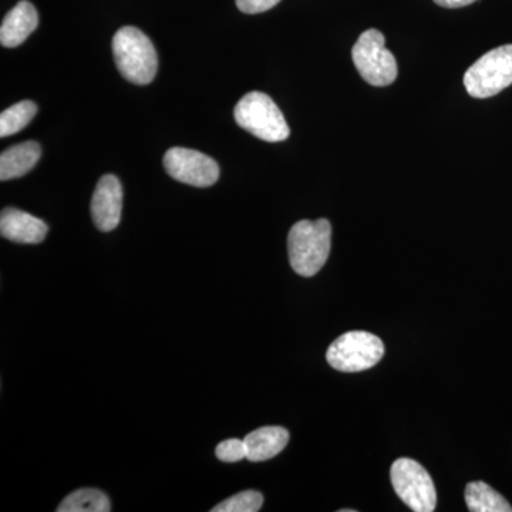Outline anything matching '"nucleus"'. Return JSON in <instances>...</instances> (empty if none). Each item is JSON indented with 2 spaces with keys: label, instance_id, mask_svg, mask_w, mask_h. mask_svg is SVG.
<instances>
[{
  "label": "nucleus",
  "instance_id": "nucleus-1",
  "mask_svg": "<svg viewBox=\"0 0 512 512\" xmlns=\"http://www.w3.org/2000/svg\"><path fill=\"white\" fill-rule=\"evenodd\" d=\"M332 227L322 218L296 222L288 235L289 262L296 274L311 278L328 261Z\"/></svg>",
  "mask_w": 512,
  "mask_h": 512
},
{
  "label": "nucleus",
  "instance_id": "nucleus-2",
  "mask_svg": "<svg viewBox=\"0 0 512 512\" xmlns=\"http://www.w3.org/2000/svg\"><path fill=\"white\" fill-rule=\"evenodd\" d=\"M113 55L117 69L128 82L144 86L156 77L157 52L140 29L133 26L121 28L113 37Z\"/></svg>",
  "mask_w": 512,
  "mask_h": 512
},
{
  "label": "nucleus",
  "instance_id": "nucleus-3",
  "mask_svg": "<svg viewBox=\"0 0 512 512\" xmlns=\"http://www.w3.org/2000/svg\"><path fill=\"white\" fill-rule=\"evenodd\" d=\"M234 117L239 127L268 143H279L291 134L284 114L265 93L245 94L235 106Z\"/></svg>",
  "mask_w": 512,
  "mask_h": 512
},
{
  "label": "nucleus",
  "instance_id": "nucleus-4",
  "mask_svg": "<svg viewBox=\"0 0 512 512\" xmlns=\"http://www.w3.org/2000/svg\"><path fill=\"white\" fill-rule=\"evenodd\" d=\"M384 356L380 338L363 330H353L339 336L330 345L326 359L339 372L356 373L376 366Z\"/></svg>",
  "mask_w": 512,
  "mask_h": 512
},
{
  "label": "nucleus",
  "instance_id": "nucleus-5",
  "mask_svg": "<svg viewBox=\"0 0 512 512\" xmlns=\"http://www.w3.org/2000/svg\"><path fill=\"white\" fill-rule=\"evenodd\" d=\"M512 84V45L491 50L480 57L464 76V86L474 99H488Z\"/></svg>",
  "mask_w": 512,
  "mask_h": 512
},
{
  "label": "nucleus",
  "instance_id": "nucleus-6",
  "mask_svg": "<svg viewBox=\"0 0 512 512\" xmlns=\"http://www.w3.org/2000/svg\"><path fill=\"white\" fill-rule=\"evenodd\" d=\"M384 42L382 32L369 29L360 35L352 50L357 72L365 82L376 87L390 86L397 79L396 59L384 47Z\"/></svg>",
  "mask_w": 512,
  "mask_h": 512
},
{
  "label": "nucleus",
  "instance_id": "nucleus-7",
  "mask_svg": "<svg viewBox=\"0 0 512 512\" xmlns=\"http://www.w3.org/2000/svg\"><path fill=\"white\" fill-rule=\"evenodd\" d=\"M394 491L410 510L431 512L436 510L437 493L426 468L410 458L394 461L390 470Z\"/></svg>",
  "mask_w": 512,
  "mask_h": 512
},
{
  "label": "nucleus",
  "instance_id": "nucleus-8",
  "mask_svg": "<svg viewBox=\"0 0 512 512\" xmlns=\"http://www.w3.org/2000/svg\"><path fill=\"white\" fill-rule=\"evenodd\" d=\"M164 168L174 180L192 187H211L220 178L217 161L191 148H170L164 156Z\"/></svg>",
  "mask_w": 512,
  "mask_h": 512
},
{
  "label": "nucleus",
  "instance_id": "nucleus-9",
  "mask_svg": "<svg viewBox=\"0 0 512 512\" xmlns=\"http://www.w3.org/2000/svg\"><path fill=\"white\" fill-rule=\"evenodd\" d=\"M123 208V188L119 178L107 174L100 178L92 198V217L94 225L103 232L117 228Z\"/></svg>",
  "mask_w": 512,
  "mask_h": 512
},
{
  "label": "nucleus",
  "instance_id": "nucleus-10",
  "mask_svg": "<svg viewBox=\"0 0 512 512\" xmlns=\"http://www.w3.org/2000/svg\"><path fill=\"white\" fill-rule=\"evenodd\" d=\"M47 225L28 212L5 208L0 215V234L18 244H40L46 238Z\"/></svg>",
  "mask_w": 512,
  "mask_h": 512
},
{
  "label": "nucleus",
  "instance_id": "nucleus-11",
  "mask_svg": "<svg viewBox=\"0 0 512 512\" xmlns=\"http://www.w3.org/2000/svg\"><path fill=\"white\" fill-rule=\"evenodd\" d=\"M39 25L37 10L28 0H22L3 19L0 26V43L5 47H18L25 42Z\"/></svg>",
  "mask_w": 512,
  "mask_h": 512
},
{
  "label": "nucleus",
  "instance_id": "nucleus-12",
  "mask_svg": "<svg viewBox=\"0 0 512 512\" xmlns=\"http://www.w3.org/2000/svg\"><path fill=\"white\" fill-rule=\"evenodd\" d=\"M247 460L266 461L278 456L289 443V431L284 427H261L245 437Z\"/></svg>",
  "mask_w": 512,
  "mask_h": 512
},
{
  "label": "nucleus",
  "instance_id": "nucleus-13",
  "mask_svg": "<svg viewBox=\"0 0 512 512\" xmlns=\"http://www.w3.org/2000/svg\"><path fill=\"white\" fill-rule=\"evenodd\" d=\"M42 157V150L36 141H26L3 151L0 156V180L9 181L23 177Z\"/></svg>",
  "mask_w": 512,
  "mask_h": 512
},
{
  "label": "nucleus",
  "instance_id": "nucleus-14",
  "mask_svg": "<svg viewBox=\"0 0 512 512\" xmlns=\"http://www.w3.org/2000/svg\"><path fill=\"white\" fill-rule=\"evenodd\" d=\"M466 503L471 512H512L510 503L483 481H474L466 488Z\"/></svg>",
  "mask_w": 512,
  "mask_h": 512
},
{
  "label": "nucleus",
  "instance_id": "nucleus-15",
  "mask_svg": "<svg viewBox=\"0 0 512 512\" xmlns=\"http://www.w3.org/2000/svg\"><path fill=\"white\" fill-rule=\"evenodd\" d=\"M107 495L94 488H83L67 495L57 512H107L110 511Z\"/></svg>",
  "mask_w": 512,
  "mask_h": 512
},
{
  "label": "nucleus",
  "instance_id": "nucleus-16",
  "mask_svg": "<svg viewBox=\"0 0 512 512\" xmlns=\"http://www.w3.org/2000/svg\"><path fill=\"white\" fill-rule=\"evenodd\" d=\"M37 106L33 101L25 100L13 104L0 114V137H9L28 126L36 116Z\"/></svg>",
  "mask_w": 512,
  "mask_h": 512
},
{
  "label": "nucleus",
  "instance_id": "nucleus-17",
  "mask_svg": "<svg viewBox=\"0 0 512 512\" xmlns=\"http://www.w3.org/2000/svg\"><path fill=\"white\" fill-rule=\"evenodd\" d=\"M264 504V497L254 490L242 491L222 501L212 512H258Z\"/></svg>",
  "mask_w": 512,
  "mask_h": 512
},
{
  "label": "nucleus",
  "instance_id": "nucleus-18",
  "mask_svg": "<svg viewBox=\"0 0 512 512\" xmlns=\"http://www.w3.org/2000/svg\"><path fill=\"white\" fill-rule=\"evenodd\" d=\"M215 454L224 463H237L247 458V446L244 440L229 439L218 444Z\"/></svg>",
  "mask_w": 512,
  "mask_h": 512
},
{
  "label": "nucleus",
  "instance_id": "nucleus-19",
  "mask_svg": "<svg viewBox=\"0 0 512 512\" xmlns=\"http://www.w3.org/2000/svg\"><path fill=\"white\" fill-rule=\"evenodd\" d=\"M281 0H237L238 9L248 15L266 12V10L275 8Z\"/></svg>",
  "mask_w": 512,
  "mask_h": 512
},
{
  "label": "nucleus",
  "instance_id": "nucleus-20",
  "mask_svg": "<svg viewBox=\"0 0 512 512\" xmlns=\"http://www.w3.org/2000/svg\"><path fill=\"white\" fill-rule=\"evenodd\" d=\"M434 2L441 6V8L457 9L471 5V3L476 2V0H434Z\"/></svg>",
  "mask_w": 512,
  "mask_h": 512
}]
</instances>
